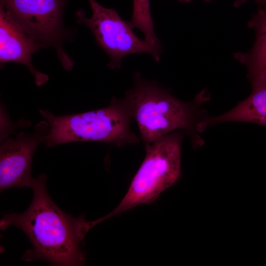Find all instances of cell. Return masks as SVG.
<instances>
[{"label": "cell", "instance_id": "cell-1", "mask_svg": "<svg viewBox=\"0 0 266 266\" xmlns=\"http://www.w3.org/2000/svg\"><path fill=\"white\" fill-rule=\"evenodd\" d=\"M46 179L45 174L33 178L30 206L22 213L3 215L0 229L14 226L28 236L32 248L23 256L24 261L42 260L55 266L83 265L85 257L80 245L91 229L88 222L83 216L73 217L58 207L47 192Z\"/></svg>", "mask_w": 266, "mask_h": 266}, {"label": "cell", "instance_id": "cell-2", "mask_svg": "<svg viewBox=\"0 0 266 266\" xmlns=\"http://www.w3.org/2000/svg\"><path fill=\"white\" fill-rule=\"evenodd\" d=\"M134 86L123 99L133 118L137 124L141 138L145 144L177 131L189 133L197 143L200 125L206 115L199 103L202 97L193 102L180 100L155 82L133 75Z\"/></svg>", "mask_w": 266, "mask_h": 266}, {"label": "cell", "instance_id": "cell-3", "mask_svg": "<svg viewBox=\"0 0 266 266\" xmlns=\"http://www.w3.org/2000/svg\"><path fill=\"white\" fill-rule=\"evenodd\" d=\"M50 130L45 143L48 147L72 142L96 141L121 146L139 142L130 128L132 118L124 99L112 98L109 105L84 113L56 116L39 110Z\"/></svg>", "mask_w": 266, "mask_h": 266}, {"label": "cell", "instance_id": "cell-4", "mask_svg": "<svg viewBox=\"0 0 266 266\" xmlns=\"http://www.w3.org/2000/svg\"><path fill=\"white\" fill-rule=\"evenodd\" d=\"M181 131L167 134L146 144L144 159L118 205L94 225L138 205L155 200L178 178L181 167Z\"/></svg>", "mask_w": 266, "mask_h": 266}, {"label": "cell", "instance_id": "cell-5", "mask_svg": "<svg viewBox=\"0 0 266 266\" xmlns=\"http://www.w3.org/2000/svg\"><path fill=\"white\" fill-rule=\"evenodd\" d=\"M88 0L92 16L87 17L84 11L79 9L76 13L77 21L91 30L109 58L108 67L120 68L125 57L137 53H147L156 61L160 60L161 50L137 36L128 22L123 20L115 9L104 7L96 0Z\"/></svg>", "mask_w": 266, "mask_h": 266}, {"label": "cell", "instance_id": "cell-6", "mask_svg": "<svg viewBox=\"0 0 266 266\" xmlns=\"http://www.w3.org/2000/svg\"><path fill=\"white\" fill-rule=\"evenodd\" d=\"M66 0H0V4L41 47L54 46L63 67L70 70L73 63L62 45L66 35L62 24Z\"/></svg>", "mask_w": 266, "mask_h": 266}, {"label": "cell", "instance_id": "cell-7", "mask_svg": "<svg viewBox=\"0 0 266 266\" xmlns=\"http://www.w3.org/2000/svg\"><path fill=\"white\" fill-rule=\"evenodd\" d=\"M50 130L46 121L37 124L32 133H20L7 138L0 147V190L30 187L32 160L38 145L45 142Z\"/></svg>", "mask_w": 266, "mask_h": 266}, {"label": "cell", "instance_id": "cell-8", "mask_svg": "<svg viewBox=\"0 0 266 266\" xmlns=\"http://www.w3.org/2000/svg\"><path fill=\"white\" fill-rule=\"evenodd\" d=\"M41 46L28 36L0 4V63L16 62L25 65L34 76L35 84L41 86L47 81L48 76L37 70L31 60L33 54Z\"/></svg>", "mask_w": 266, "mask_h": 266}, {"label": "cell", "instance_id": "cell-9", "mask_svg": "<svg viewBox=\"0 0 266 266\" xmlns=\"http://www.w3.org/2000/svg\"><path fill=\"white\" fill-rule=\"evenodd\" d=\"M250 79V95L227 112L216 117L206 116L200 124V132L208 126L226 122H248L266 127V69Z\"/></svg>", "mask_w": 266, "mask_h": 266}, {"label": "cell", "instance_id": "cell-10", "mask_svg": "<svg viewBox=\"0 0 266 266\" xmlns=\"http://www.w3.org/2000/svg\"><path fill=\"white\" fill-rule=\"evenodd\" d=\"M256 32V40L248 53H239L235 58L246 66L249 78L266 69V8L259 9L248 24Z\"/></svg>", "mask_w": 266, "mask_h": 266}, {"label": "cell", "instance_id": "cell-11", "mask_svg": "<svg viewBox=\"0 0 266 266\" xmlns=\"http://www.w3.org/2000/svg\"><path fill=\"white\" fill-rule=\"evenodd\" d=\"M132 18L128 21L133 30L137 29L143 34L144 40L154 47L162 50L160 40L156 35L151 11L150 0H133Z\"/></svg>", "mask_w": 266, "mask_h": 266}, {"label": "cell", "instance_id": "cell-12", "mask_svg": "<svg viewBox=\"0 0 266 266\" xmlns=\"http://www.w3.org/2000/svg\"><path fill=\"white\" fill-rule=\"evenodd\" d=\"M248 0H235L234 2V5L236 7L241 5L242 4L245 3ZM257 2L258 0H254Z\"/></svg>", "mask_w": 266, "mask_h": 266}, {"label": "cell", "instance_id": "cell-13", "mask_svg": "<svg viewBox=\"0 0 266 266\" xmlns=\"http://www.w3.org/2000/svg\"><path fill=\"white\" fill-rule=\"evenodd\" d=\"M258 3L263 5L265 7V8H266V0H258Z\"/></svg>", "mask_w": 266, "mask_h": 266}, {"label": "cell", "instance_id": "cell-14", "mask_svg": "<svg viewBox=\"0 0 266 266\" xmlns=\"http://www.w3.org/2000/svg\"><path fill=\"white\" fill-rule=\"evenodd\" d=\"M178 0L181 2H189V0Z\"/></svg>", "mask_w": 266, "mask_h": 266}, {"label": "cell", "instance_id": "cell-15", "mask_svg": "<svg viewBox=\"0 0 266 266\" xmlns=\"http://www.w3.org/2000/svg\"><path fill=\"white\" fill-rule=\"evenodd\" d=\"M191 0H189V2L191 1ZM205 0L209 1V0Z\"/></svg>", "mask_w": 266, "mask_h": 266}]
</instances>
